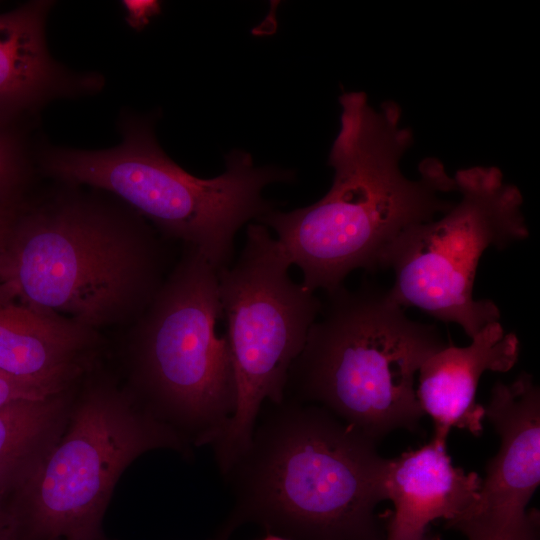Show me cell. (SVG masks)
Wrapping results in <instances>:
<instances>
[{
	"mask_svg": "<svg viewBox=\"0 0 540 540\" xmlns=\"http://www.w3.org/2000/svg\"><path fill=\"white\" fill-rule=\"evenodd\" d=\"M17 211V205L0 202V254L16 218Z\"/></svg>",
	"mask_w": 540,
	"mask_h": 540,
	"instance_id": "cell-21",
	"label": "cell"
},
{
	"mask_svg": "<svg viewBox=\"0 0 540 540\" xmlns=\"http://www.w3.org/2000/svg\"><path fill=\"white\" fill-rule=\"evenodd\" d=\"M161 251L144 222L83 197H57L16 218L0 254V302L96 330L144 311L161 283Z\"/></svg>",
	"mask_w": 540,
	"mask_h": 540,
	"instance_id": "cell-3",
	"label": "cell"
},
{
	"mask_svg": "<svg viewBox=\"0 0 540 540\" xmlns=\"http://www.w3.org/2000/svg\"><path fill=\"white\" fill-rule=\"evenodd\" d=\"M340 130L329 154L332 186L319 201L290 212L271 211L257 220L271 228L302 284L330 293L356 269L381 268L391 244L410 227L434 220L453 203L454 178L435 158L419 166L417 180L406 178L400 159L412 142L400 125V107L379 110L364 92L339 97Z\"/></svg>",
	"mask_w": 540,
	"mask_h": 540,
	"instance_id": "cell-1",
	"label": "cell"
},
{
	"mask_svg": "<svg viewBox=\"0 0 540 540\" xmlns=\"http://www.w3.org/2000/svg\"><path fill=\"white\" fill-rule=\"evenodd\" d=\"M27 175L19 142L0 130V202L17 205Z\"/></svg>",
	"mask_w": 540,
	"mask_h": 540,
	"instance_id": "cell-17",
	"label": "cell"
},
{
	"mask_svg": "<svg viewBox=\"0 0 540 540\" xmlns=\"http://www.w3.org/2000/svg\"><path fill=\"white\" fill-rule=\"evenodd\" d=\"M0 540H18V528L10 503L0 497Z\"/></svg>",
	"mask_w": 540,
	"mask_h": 540,
	"instance_id": "cell-20",
	"label": "cell"
},
{
	"mask_svg": "<svg viewBox=\"0 0 540 540\" xmlns=\"http://www.w3.org/2000/svg\"><path fill=\"white\" fill-rule=\"evenodd\" d=\"M264 540H287V539H284V538H281V537H277V536H268V537L265 538Z\"/></svg>",
	"mask_w": 540,
	"mask_h": 540,
	"instance_id": "cell-23",
	"label": "cell"
},
{
	"mask_svg": "<svg viewBox=\"0 0 540 540\" xmlns=\"http://www.w3.org/2000/svg\"><path fill=\"white\" fill-rule=\"evenodd\" d=\"M52 1H30L0 13V126L59 98L99 92L97 73H78L54 60L45 26Z\"/></svg>",
	"mask_w": 540,
	"mask_h": 540,
	"instance_id": "cell-12",
	"label": "cell"
},
{
	"mask_svg": "<svg viewBox=\"0 0 540 540\" xmlns=\"http://www.w3.org/2000/svg\"><path fill=\"white\" fill-rule=\"evenodd\" d=\"M96 330L16 302H0V374L56 395L93 367Z\"/></svg>",
	"mask_w": 540,
	"mask_h": 540,
	"instance_id": "cell-10",
	"label": "cell"
},
{
	"mask_svg": "<svg viewBox=\"0 0 540 540\" xmlns=\"http://www.w3.org/2000/svg\"><path fill=\"white\" fill-rule=\"evenodd\" d=\"M120 132L121 142L109 149L45 148L44 172L117 196L166 237L200 251L218 272L232 262L238 230L274 210L264 187L295 179L292 170L255 166L240 150L227 155L224 173L198 178L163 152L148 119L125 116Z\"/></svg>",
	"mask_w": 540,
	"mask_h": 540,
	"instance_id": "cell-5",
	"label": "cell"
},
{
	"mask_svg": "<svg viewBox=\"0 0 540 540\" xmlns=\"http://www.w3.org/2000/svg\"><path fill=\"white\" fill-rule=\"evenodd\" d=\"M123 6L127 12L128 24L137 30L149 23L150 18L160 13V2L154 0H126Z\"/></svg>",
	"mask_w": 540,
	"mask_h": 540,
	"instance_id": "cell-19",
	"label": "cell"
},
{
	"mask_svg": "<svg viewBox=\"0 0 540 540\" xmlns=\"http://www.w3.org/2000/svg\"><path fill=\"white\" fill-rule=\"evenodd\" d=\"M447 436L434 433L428 444L388 459L385 493L394 513L385 540H420L429 523L453 522L477 500L482 479L452 465Z\"/></svg>",
	"mask_w": 540,
	"mask_h": 540,
	"instance_id": "cell-14",
	"label": "cell"
},
{
	"mask_svg": "<svg viewBox=\"0 0 540 540\" xmlns=\"http://www.w3.org/2000/svg\"><path fill=\"white\" fill-rule=\"evenodd\" d=\"M75 387L0 408V497L11 495L56 441Z\"/></svg>",
	"mask_w": 540,
	"mask_h": 540,
	"instance_id": "cell-15",
	"label": "cell"
},
{
	"mask_svg": "<svg viewBox=\"0 0 540 540\" xmlns=\"http://www.w3.org/2000/svg\"><path fill=\"white\" fill-rule=\"evenodd\" d=\"M471 339L465 347L445 345L419 369L417 398L423 413L434 421V433L448 435L457 427L481 434L485 410L475 401L480 378L486 371L507 372L518 360L520 342L499 321L485 325Z\"/></svg>",
	"mask_w": 540,
	"mask_h": 540,
	"instance_id": "cell-13",
	"label": "cell"
},
{
	"mask_svg": "<svg viewBox=\"0 0 540 540\" xmlns=\"http://www.w3.org/2000/svg\"><path fill=\"white\" fill-rule=\"evenodd\" d=\"M420 540H439V539L436 538V537H430V536H426V535H425V536L422 537Z\"/></svg>",
	"mask_w": 540,
	"mask_h": 540,
	"instance_id": "cell-24",
	"label": "cell"
},
{
	"mask_svg": "<svg viewBox=\"0 0 540 540\" xmlns=\"http://www.w3.org/2000/svg\"><path fill=\"white\" fill-rule=\"evenodd\" d=\"M53 540H72V539H53ZM93 540H108V539H106L105 536H102V537H100V538L93 539Z\"/></svg>",
	"mask_w": 540,
	"mask_h": 540,
	"instance_id": "cell-25",
	"label": "cell"
},
{
	"mask_svg": "<svg viewBox=\"0 0 540 540\" xmlns=\"http://www.w3.org/2000/svg\"><path fill=\"white\" fill-rule=\"evenodd\" d=\"M49 396L52 395L0 374V408L19 400L43 399Z\"/></svg>",
	"mask_w": 540,
	"mask_h": 540,
	"instance_id": "cell-18",
	"label": "cell"
},
{
	"mask_svg": "<svg viewBox=\"0 0 540 540\" xmlns=\"http://www.w3.org/2000/svg\"><path fill=\"white\" fill-rule=\"evenodd\" d=\"M267 406L223 474L235 497L230 524L253 520L305 540H380L375 508L386 499L388 459L376 441L319 405Z\"/></svg>",
	"mask_w": 540,
	"mask_h": 540,
	"instance_id": "cell-2",
	"label": "cell"
},
{
	"mask_svg": "<svg viewBox=\"0 0 540 540\" xmlns=\"http://www.w3.org/2000/svg\"><path fill=\"white\" fill-rule=\"evenodd\" d=\"M535 512L489 513L459 518L448 524L467 540H536Z\"/></svg>",
	"mask_w": 540,
	"mask_h": 540,
	"instance_id": "cell-16",
	"label": "cell"
},
{
	"mask_svg": "<svg viewBox=\"0 0 540 540\" xmlns=\"http://www.w3.org/2000/svg\"><path fill=\"white\" fill-rule=\"evenodd\" d=\"M460 198L438 220L404 231L383 256L395 280L387 290L401 307H416L443 322L459 325L472 338L499 321L497 305L473 296L480 258L489 247L504 249L529 235L520 190L496 167L456 172Z\"/></svg>",
	"mask_w": 540,
	"mask_h": 540,
	"instance_id": "cell-9",
	"label": "cell"
},
{
	"mask_svg": "<svg viewBox=\"0 0 540 540\" xmlns=\"http://www.w3.org/2000/svg\"><path fill=\"white\" fill-rule=\"evenodd\" d=\"M290 266L257 222L248 225L238 260L218 272L237 391L234 414L212 444L222 473L248 445L263 405L284 401L290 368L322 308L315 292L290 277Z\"/></svg>",
	"mask_w": 540,
	"mask_h": 540,
	"instance_id": "cell-8",
	"label": "cell"
},
{
	"mask_svg": "<svg viewBox=\"0 0 540 540\" xmlns=\"http://www.w3.org/2000/svg\"><path fill=\"white\" fill-rule=\"evenodd\" d=\"M75 387L56 441L11 494L18 540H93L115 485L155 449L187 453L190 443L131 388L88 378Z\"/></svg>",
	"mask_w": 540,
	"mask_h": 540,
	"instance_id": "cell-6",
	"label": "cell"
},
{
	"mask_svg": "<svg viewBox=\"0 0 540 540\" xmlns=\"http://www.w3.org/2000/svg\"><path fill=\"white\" fill-rule=\"evenodd\" d=\"M327 296L285 394L327 409L375 441L395 429L414 430L424 415L415 376L447 345L439 330L407 317L387 290L340 286Z\"/></svg>",
	"mask_w": 540,
	"mask_h": 540,
	"instance_id": "cell-4",
	"label": "cell"
},
{
	"mask_svg": "<svg viewBox=\"0 0 540 540\" xmlns=\"http://www.w3.org/2000/svg\"><path fill=\"white\" fill-rule=\"evenodd\" d=\"M230 529H231V527L229 525H227L224 532L221 533L218 537H216L215 539H212V540H227L228 533H229Z\"/></svg>",
	"mask_w": 540,
	"mask_h": 540,
	"instance_id": "cell-22",
	"label": "cell"
},
{
	"mask_svg": "<svg viewBox=\"0 0 540 540\" xmlns=\"http://www.w3.org/2000/svg\"><path fill=\"white\" fill-rule=\"evenodd\" d=\"M222 317L218 270L197 249L181 259L143 311L131 345L133 389L196 447L225 431L237 400Z\"/></svg>",
	"mask_w": 540,
	"mask_h": 540,
	"instance_id": "cell-7",
	"label": "cell"
},
{
	"mask_svg": "<svg viewBox=\"0 0 540 540\" xmlns=\"http://www.w3.org/2000/svg\"><path fill=\"white\" fill-rule=\"evenodd\" d=\"M484 410L500 448L477 500L459 518L525 511L540 483V391L532 376L522 373L513 382L495 383Z\"/></svg>",
	"mask_w": 540,
	"mask_h": 540,
	"instance_id": "cell-11",
	"label": "cell"
}]
</instances>
